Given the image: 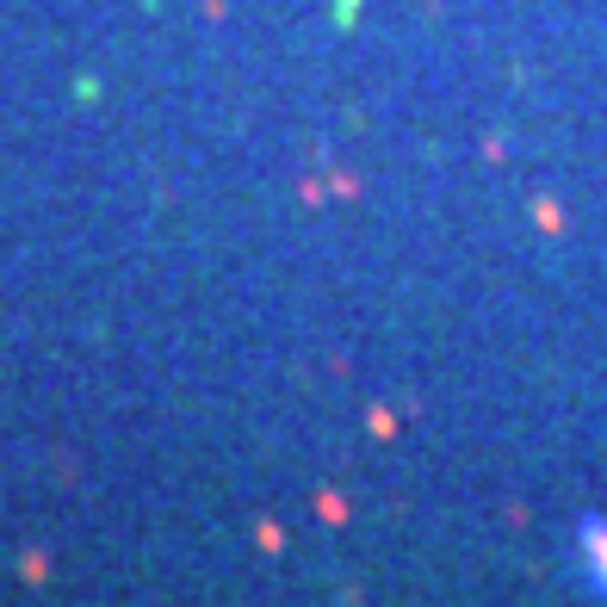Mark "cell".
<instances>
[{"instance_id":"6da1fadb","label":"cell","mask_w":607,"mask_h":607,"mask_svg":"<svg viewBox=\"0 0 607 607\" xmlns=\"http://www.w3.org/2000/svg\"><path fill=\"white\" fill-rule=\"evenodd\" d=\"M583 540H589V558H595V577L607 583V527H602V520H589Z\"/></svg>"}]
</instances>
